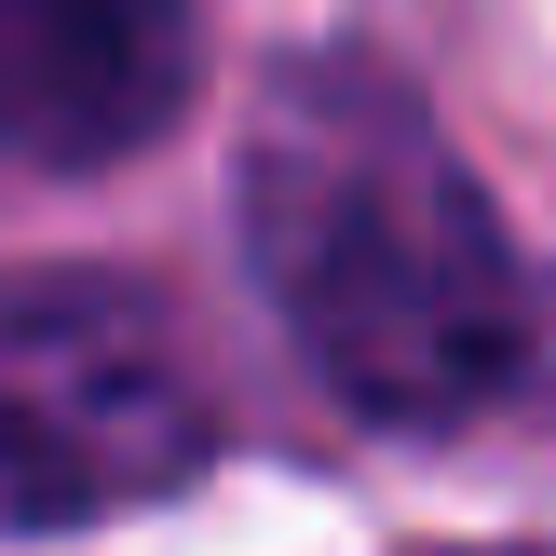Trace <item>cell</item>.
<instances>
[{"label":"cell","instance_id":"obj_3","mask_svg":"<svg viewBox=\"0 0 556 556\" xmlns=\"http://www.w3.org/2000/svg\"><path fill=\"white\" fill-rule=\"evenodd\" d=\"M190 0H0V163H123L190 109Z\"/></svg>","mask_w":556,"mask_h":556},{"label":"cell","instance_id":"obj_1","mask_svg":"<svg viewBox=\"0 0 556 556\" xmlns=\"http://www.w3.org/2000/svg\"><path fill=\"white\" fill-rule=\"evenodd\" d=\"M244 258L367 421H476L530 367V271L434 96L367 41H313L244 123Z\"/></svg>","mask_w":556,"mask_h":556},{"label":"cell","instance_id":"obj_2","mask_svg":"<svg viewBox=\"0 0 556 556\" xmlns=\"http://www.w3.org/2000/svg\"><path fill=\"white\" fill-rule=\"evenodd\" d=\"M217 448L204 367L136 271H0V530H96Z\"/></svg>","mask_w":556,"mask_h":556}]
</instances>
